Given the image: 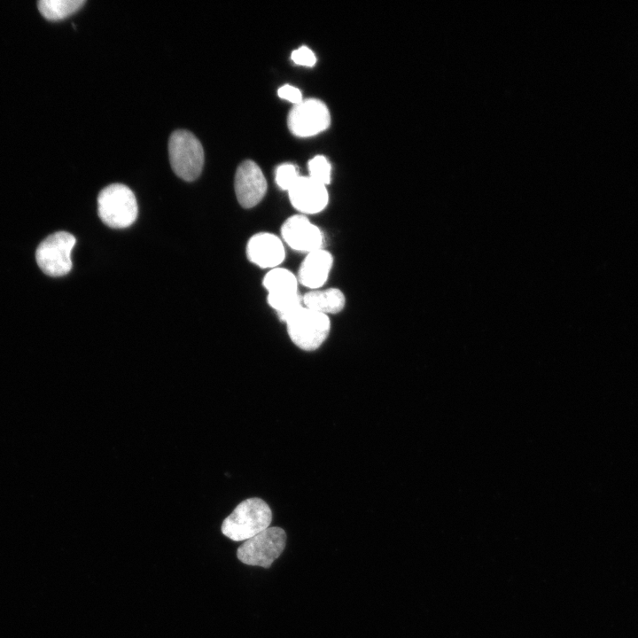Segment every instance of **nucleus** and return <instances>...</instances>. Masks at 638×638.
Instances as JSON below:
<instances>
[{
	"label": "nucleus",
	"instance_id": "11",
	"mask_svg": "<svg viewBox=\"0 0 638 638\" xmlns=\"http://www.w3.org/2000/svg\"><path fill=\"white\" fill-rule=\"evenodd\" d=\"M248 260L261 268H275L284 261L285 249L282 240L269 232L254 234L247 242Z\"/></svg>",
	"mask_w": 638,
	"mask_h": 638
},
{
	"label": "nucleus",
	"instance_id": "3",
	"mask_svg": "<svg viewBox=\"0 0 638 638\" xmlns=\"http://www.w3.org/2000/svg\"><path fill=\"white\" fill-rule=\"evenodd\" d=\"M97 213L102 222L111 228L128 227L137 217L138 207L136 196L124 184H110L98 194Z\"/></svg>",
	"mask_w": 638,
	"mask_h": 638
},
{
	"label": "nucleus",
	"instance_id": "13",
	"mask_svg": "<svg viewBox=\"0 0 638 638\" xmlns=\"http://www.w3.org/2000/svg\"><path fill=\"white\" fill-rule=\"evenodd\" d=\"M303 305L314 311L327 315L340 312L346 304L344 293L337 288L311 290L302 297Z\"/></svg>",
	"mask_w": 638,
	"mask_h": 638
},
{
	"label": "nucleus",
	"instance_id": "16",
	"mask_svg": "<svg viewBox=\"0 0 638 638\" xmlns=\"http://www.w3.org/2000/svg\"><path fill=\"white\" fill-rule=\"evenodd\" d=\"M309 177L327 185L331 182V166L329 160L322 155H316L308 162Z\"/></svg>",
	"mask_w": 638,
	"mask_h": 638
},
{
	"label": "nucleus",
	"instance_id": "7",
	"mask_svg": "<svg viewBox=\"0 0 638 638\" xmlns=\"http://www.w3.org/2000/svg\"><path fill=\"white\" fill-rule=\"evenodd\" d=\"M331 122L326 105L315 98L302 100L294 105L288 114L290 131L299 137H308L325 130Z\"/></svg>",
	"mask_w": 638,
	"mask_h": 638
},
{
	"label": "nucleus",
	"instance_id": "17",
	"mask_svg": "<svg viewBox=\"0 0 638 638\" xmlns=\"http://www.w3.org/2000/svg\"><path fill=\"white\" fill-rule=\"evenodd\" d=\"M300 177L296 166L282 164L276 170V183L284 191H289Z\"/></svg>",
	"mask_w": 638,
	"mask_h": 638
},
{
	"label": "nucleus",
	"instance_id": "2",
	"mask_svg": "<svg viewBox=\"0 0 638 638\" xmlns=\"http://www.w3.org/2000/svg\"><path fill=\"white\" fill-rule=\"evenodd\" d=\"M272 512L261 498L241 502L222 522V533L234 541H246L269 527Z\"/></svg>",
	"mask_w": 638,
	"mask_h": 638
},
{
	"label": "nucleus",
	"instance_id": "19",
	"mask_svg": "<svg viewBox=\"0 0 638 638\" xmlns=\"http://www.w3.org/2000/svg\"><path fill=\"white\" fill-rule=\"evenodd\" d=\"M279 97L285 99L289 102L297 105L302 101V95L300 90L290 84H285L280 87L277 90Z\"/></svg>",
	"mask_w": 638,
	"mask_h": 638
},
{
	"label": "nucleus",
	"instance_id": "9",
	"mask_svg": "<svg viewBox=\"0 0 638 638\" xmlns=\"http://www.w3.org/2000/svg\"><path fill=\"white\" fill-rule=\"evenodd\" d=\"M284 241L293 250L311 253L323 249V235L304 214L289 217L281 227Z\"/></svg>",
	"mask_w": 638,
	"mask_h": 638
},
{
	"label": "nucleus",
	"instance_id": "5",
	"mask_svg": "<svg viewBox=\"0 0 638 638\" xmlns=\"http://www.w3.org/2000/svg\"><path fill=\"white\" fill-rule=\"evenodd\" d=\"M286 543V533L277 526H269L245 541L237 549V558L245 564L269 568L279 557Z\"/></svg>",
	"mask_w": 638,
	"mask_h": 638
},
{
	"label": "nucleus",
	"instance_id": "15",
	"mask_svg": "<svg viewBox=\"0 0 638 638\" xmlns=\"http://www.w3.org/2000/svg\"><path fill=\"white\" fill-rule=\"evenodd\" d=\"M85 3L84 0H41L38 8L46 19L58 20L75 12Z\"/></svg>",
	"mask_w": 638,
	"mask_h": 638
},
{
	"label": "nucleus",
	"instance_id": "18",
	"mask_svg": "<svg viewBox=\"0 0 638 638\" xmlns=\"http://www.w3.org/2000/svg\"><path fill=\"white\" fill-rule=\"evenodd\" d=\"M291 58L295 64L308 67L315 66L316 62L315 53L307 46H301L293 51Z\"/></svg>",
	"mask_w": 638,
	"mask_h": 638
},
{
	"label": "nucleus",
	"instance_id": "4",
	"mask_svg": "<svg viewBox=\"0 0 638 638\" xmlns=\"http://www.w3.org/2000/svg\"><path fill=\"white\" fill-rule=\"evenodd\" d=\"M168 155L175 174L184 181L197 179L203 169L205 155L199 140L190 131H174L168 140Z\"/></svg>",
	"mask_w": 638,
	"mask_h": 638
},
{
	"label": "nucleus",
	"instance_id": "10",
	"mask_svg": "<svg viewBox=\"0 0 638 638\" xmlns=\"http://www.w3.org/2000/svg\"><path fill=\"white\" fill-rule=\"evenodd\" d=\"M288 194L292 206L302 214L320 213L329 201L326 185L309 176L300 175Z\"/></svg>",
	"mask_w": 638,
	"mask_h": 638
},
{
	"label": "nucleus",
	"instance_id": "14",
	"mask_svg": "<svg viewBox=\"0 0 638 638\" xmlns=\"http://www.w3.org/2000/svg\"><path fill=\"white\" fill-rule=\"evenodd\" d=\"M298 277L290 270L280 267L269 269L262 284L268 296L292 295L298 292Z\"/></svg>",
	"mask_w": 638,
	"mask_h": 638
},
{
	"label": "nucleus",
	"instance_id": "6",
	"mask_svg": "<svg viewBox=\"0 0 638 638\" xmlns=\"http://www.w3.org/2000/svg\"><path fill=\"white\" fill-rule=\"evenodd\" d=\"M75 242V237L66 231L48 236L35 252L39 268L51 276H62L69 273L72 268L71 253Z\"/></svg>",
	"mask_w": 638,
	"mask_h": 638
},
{
	"label": "nucleus",
	"instance_id": "12",
	"mask_svg": "<svg viewBox=\"0 0 638 638\" xmlns=\"http://www.w3.org/2000/svg\"><path fill=\"white\" fill-rule=\"evenodd\" d=\"M332 264V255L323 248L307 253L299 269V283L311 290L320 289L327 281Z\"/></svg>",
	"mask_w": 638,
	"mask_h": 638
},
{
	"label": "nucleus",
	"instance_id": "8",
	"mask_svg": "<svg viewBox=\"0 0 638 638\" xmlns=\"http://www.w3.org/2000/svg\"><path fill=\"white\" fill-rule=\"evenodd\" d=\"M235 192L245 208L257 206L267 192V181L261 167L253 160L243 161L235 175Z\"/></svg>",
	"mask_w": 638,
	"mask_h": 638
},
{
	"label": "nucleus",
	"instance_id": "1",
	"mask_svg": "<svg viewBox=\"0 0 638 638\" xmlns=\"http://www.w3.org/2000/svg\"><path fill=\"white\" fill-rule=\"evenodd\" d=\"M278 317L286 324L291 340L305 351H314L320 347L330 333L329 316L304 305L278 315Z\"/></svg>",
	"mask_w": 638,
	"mask_h": 638
}]
</instances>
